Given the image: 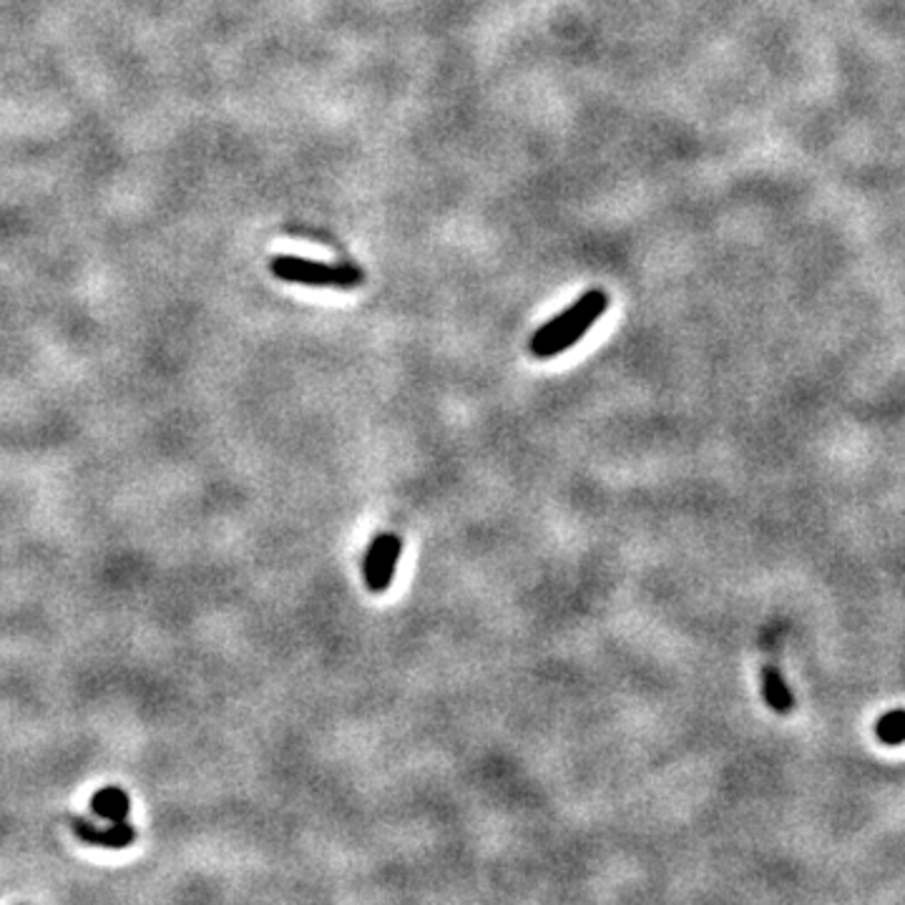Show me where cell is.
<instances>
[{
  "label": "cell",
  "mask_w": 905,
  "mask_h": 905,
  "mask_svg": "<svg viewBox=\"0 0 905 905\" xmlns=\"http://www.w3.org/2000/svg\"><path fill=\"white\" fill-rule=\"evenodd\" d=\"M606 310H609V295L606 292L591 290L581 295L569 310L558 312L546 325L538 327L531 342H528L531 355L538 360H551L556 355L571 350Z\"/></svg>",
  "instance_id": "cell-1"
},
{
  "label": "cell",
  "mask_w": 905,
  "mask_h": 905,
  "mask_svg": "<svg viewBox=\"0 0 905 905\" xmlns=\"http://www.w3.org/2000/svg\"><path fill=\"white\" fill-rule=\"evenodd\" d=\"M272 275L279 279H287V282L307 285V287H332V290H352V287L360 285V272L348 265H325V262H312V259L292 257V255H279L272 257L269 262Z\"/></svg>",
  "instance_id": "cell-2"
},
{
  "label": "cell",
  "mask_w": 905,
  "mask_h": 905,
  "mask_svg": "<svg viewBox=\"0 0 905 905\" xmlns=\"http://www.w3.org/2000/svg\"><path fill=\"white\" fill-rule=\"evenodd\" d=\"M400 551L402 538L398 534H378L372 538L362 558V579L368 591L385 594L390 589Z\"/></svg>",
  "instance_id": "cell-3"
},
{
  "label": "cell",
  "mask_w": 905,
  "mask_h": 905,
  "mask_svg": "<svg viewBox=\"0 0 905 905\" xmlns=\"http://www.w3.org/2000/svg\"><path fill=\"white\" fill-rule=\"evenodd\" d=\"M71 831L81 843L106 847V851H123V847H129L137 841V831H133V825L129 821L101 827L93 825L91 821H83V817H71Z\"/></svg>",
  "instance_id": "cell-4"
},
{
  "label": "cell",
  "mask_w": 905,
  "mask_h": 905,
  "mask_svg": "<svg viewBox=\"0 0 905 905\" xmlns=\"http://www.w3.org/2000/svg\"><path fill=\"white\" fill-rule=\"evenodd\" d=\"M91 813L101 821L121 823L129 821L131 813V797L123 793L121 787H103L91 797Z\"/></svg>",
  "instance_id": "cell-5"
},
{
  "label": "cell",
  "mask_w": 905,
  "mask_h": 905,
  "mask_svg": "<svg viewBox=\"0 0 905 905\" xmlns=\"http://www.w3.org/2000/svg\"><path fill=\"white\" fill-rule=\"evenodd\" d=\"M759 682H763V697L769 709L777 712V715H789V712L795 709L793 692L785 685V677L779 674L777 667H773V664L763 667V672H759Z\"/></svg>",
  "instance_id": "cell-6"
},
{
  "label": "cell",
  "mask_w": 905,
  "mask_h": 905,
  "mask_svg": "<svg viewBox=\"0 0 905 905\" xmlns=\"http://www.w3.org/2000/svg\"><path fill=\"white\" fill-rule=\"evenodd\" d=\"M875 737L883 745L898 747L905 743V709H893L875 722Z\"/></svg>",
  "instance_id": "cell-7"
}]
</instances>
